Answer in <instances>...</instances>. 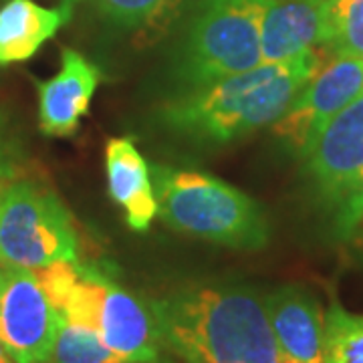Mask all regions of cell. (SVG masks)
<instances>
[{"mask_svg":"<svg viewBox=\"0 0 363 363\" xmlns=\"http://www.w3.org/2000/svg\"><path fill=\"white\" fill-rule=\"evenodd\" d=\"M157 216L174 230L218 245L257 250L269 242V222L260 206L230 184L198 172L157 166Z\"/></svg>","mask_w":363,"mask_h":363,"instance_id":"3","label":"cell"},{"mask_svg":"<svg viewBox=\"0 0 363 363\" xmlns=\"http://www.w3.org/2000/svg\"><path fill=\"white\" fill-rule=\"evenodd\" d=\"M99 81L101 71L91 61L73 49H63L59 73L39 83L40 131L49 138L73 135L89 111Z\"/></svg>","mask_w":363,"mask_h":363,"instance_id":"11","label":"cell"},{"mask_svg":"<svg viewBox=\"0 0 363 363\" xmlns=\"http://www.w3.org/2000/svg\"><path fill=\"white\" fill-rule=\"evenodd\" d=\"M105 164L109 196L123 208L131 230L145 233L157 216L156 194L145 160L131 140L116 138L107 142Z\"/></svg>","mask_w":363,"mask_h":363,"instance_id":"12","label":"cell"},{"mask_svg":"<svg viewBox=\"0 0 363 363\" xmlns=\"http://www.w3.org/2000/svg\"><path fill=\"white\" fill-rule=\"evenodd\" d=\"M323 4L309 0H267L260 28L262 63H279L321 43Z\"/></svg>","mask_w":363,"mask_h":363,"instance_id":"13","label":"cell"},{"mask_svg":"<svg viewBox=\"0 0 363 363\" xmlns=\"http://www.w3.org/2000/svg\"><path fill=\"white\" fill-rule=\"evenodd\" d=\"M25 178V157L23 150L9 131L6 119L0 113V200L14 182Z\"/></svg>","mask_w":363,"mask_h":363,"instance_id":"19","label":"cell"},{"mask_svg":"<svg viewBox=\"0 0 363 363\" xmlns=\"http://www.w3.org/2000/svg\"><path fill=\"white\" fill-rule=\"evenodd\" d=\"M61 315L33 269L0 264V343L14 363H47Z\"/></svg>","mask_w":363,"mask_h":363,"instance_id":"8","label":"cell"},{"mask_svg":"<svg viewBox=\"0 0 363 363\" xmlns=\"http://www.w3.org/2000/svg\"><path fill=\"white\" fill-rule=\"evenodd\" d=\"M305 160L339 234L350 236L363 220V93L325 125Z\"/></svg>","mask_w":363,"mask_h":363,"instance_id":"7","label":"cell"},{"mask_svg":"<svg viewBox=\"0 0 363 363\" xmlns=\"http://www.w3.org/2000/svg\"><path fill=\"white\" fill-rule=\"evenodd\" d=\"M319 45L331 55L363 57V0L325 2Z\"/></svg>","mask_w":363,"mask_h":363,"instance_id":"15","label":"cell"},{"mask_svg":"<svg viewBox=\"0 0 363 363\" xmlns=\"http://www.w3.org/2000/svg\"><path fill=\"white\" fill-rule=\"evenodd\" d=\"M111 23L123 28H156L166 23L182 0H91Z\"/></svg>","mask_w":363,"mask_h":363,"instance_id":"18","label":"cell"},{"mask_svg":"<svg viewBox=\"0 0 363 363\" xmlns=\"http://www.w3.org/2000/svg\"><path fill=\"white\" fill-rule=\"evenodd\" d=\"M71 323L87 325L128 363H156L162 337L154 309L95 269L79 264L77 277L57 305Z\"/></svg>","mask_w":363,"mask_h":363,"instance_id":"5","label":"cell"},{"mask_svg":"<svg viewBox=\"0 0 363 363\" xmlns=\"http://www.w3.org/2000/svg\"><path fill=\"white\" fill-rule=\"evenodd\" d=\"M6 351H4V347H2V343H0V355H4Z\"/></svg>","mask_w":363,"mask_h":363,"instance_id":"22","label":"cell"},{"mask_svg":"<svg viewBox=\"0 0 363 363\" xmlns=\"http://www.w3.org/2000/svg\"><path fill=\"white\" fill-rule=\"evenodd\" d=\"M363 93V57L333 55L272 125L298 156H307L323 128Z\"/></svg>","mask_w":363,"mask_h":363,"instance_id":"9","label":"cell"},{"mask_svg":"<svg viewBox=\"0 0 363 363\" xmlns=\"http://www.w3.org/2000/svg\"><path fill=\"white\" fill-rule=\"evenodd\" d=\"M325 363H363V315L331 303L325 313Z\"/></svg>","mask_w":363,"mask_h":363,"instance_id":"16","label":"cell"},{"mask_svg":"<svg viewBox=\"0 0 363 363\" xmlns=\"http://www.w3.org/2000/svg\"><path fill=\"white\" fill-rule=\"evenodd\" d=\"M77 259V233L63 202L40 182H14L0 200V264L35 271Z\"/></svg>","mask_w":363,"mask_h":363,"instance_id":"6","label":"cell"},{"mask_svg":"<svg viewBox=\"0 0 363 363\" xmlns=\"http://www.w3.org/2000/svg\"><path fill=\"white\" fill-rule=\"evenodd\" d=\"M262 301L277 341L279 363H325V315L317 298L301 286L285 285Z\"/></svg>","mask_w":363,"mask_h":363,"instance_id":"10","label":"cell"},{"mask_svg":"<svg viewBox=\"0 0 363 363\" xmlns=\"http://www.w3.org/2000/svg\"><path fill=\"white\" fill-rule=\"evenodd\" d=\"M333 55L317 45L293 59L262 63L245 73L184 93L166 107L172 128L204 142L226 143L274 123Z\"/></svg>","mask_w":363,"mask_h":363,"instance_id":"2","label":"cell"},{"mask_svg":"<svg viewBox=\"0 0 363 363\" xmlns=\"http://www.w3.org/2000/svg\"><path fill=\"white\" fill-rule=\"evenodd\" d=\"M267 0H206L182 51L190 89L262 65L260 28Z\"/></svg>","mask_w":363,"mask_h":363,"instance_id":"4","label":"cell"},{"mask_svg":"<svg viewBox=\"0 0 363 363\" xmlns=\"http://www.w3.org/2000/svg\"><path fill=\"white\" fill-rule=\"evenodd\" d=\"M313 4H325V2H329V0H309Z\"/></svg>","mask_w":363,"mask_h":363,"instance_id":"21","label":"cell"},{"mask_svg":"<svg viewBox=\"0 0 363 363\" xmlns=\"http://www.w3.org/2000/svg\"><path fill=\"white\" fill-rule=\"evenodd\" d=\"M0 363H13V359L4 353V355H0Z\"/></svg>","mask_w":363,"mask_h":363,"instance_id":"20","label":"cell"},{"mask_svg":"<svg viewBox=\"0 0 363 363\" xmlns=\"http://www.w3.org/2000/svg\"><path fill=\"white\" fill-rule=\"evenodd\" d=\"M47 363H128L111 351L95 329L61 317L52 353Z\"/></svg>","mask_w":363,"mask_h":363,"instance_id":"17","label":"cell"},{"mask_svg":"<svg viewBox=\"0 0 363 363\" xmlns=\"http://www.w3.org/2000/svg\"><path fill=\"white\" fill-rule=\"evenodd\" d=\"M152 309L162 343L184 363H279L264 301L252 289L184 286Z\"/></svg>","mask_w":363,"mask_h":363,"instance_id":"1","label":"cell"},{"mask_svg":"<svg viewBox=\"0 0 363 363\" xmlns=\"http://www.w3.org/2000/svg\"><path fill=\"white\" fill-rule=\"evenodd\" d=\"M71 0L45 9L33 0H11L0 9V65L28 61L71 18Z\"/></svg>","mask_w":363,"mask_h":363,"instance_id":"14","label":"cell"}]
</instances>
